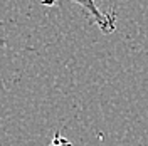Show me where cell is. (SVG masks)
Masks as SVG:
<instances>
[{"label":"cell","instance_id":"obj_2","mask_svg":"<svg viewBox=\"0 0 148 146\" xmlns=\"http://www.w3.org/2000/svg\"><path fill=\"white\" fill-rule=\"evenodd\" d=\"M49 146H74V145H73L71 139H67L66 136H62L61 133H56L54 136H52V139H51Z\"/></svg>","mask_w":148,"mask_h":146},{"label":"cell","instance_id":"obj_1","mask_svg":"<svg viewBox=\"0 0 148 146\" xmlns=\"http://www.w3.org/2000/svg\"><path fill=\"white\" fill-rule=\"evenodd\" d=\"M59 2H62V0H40V3L46 5V7H54ZM71 2L76 3V5H79L81 9H84L91 15L92 22L99 27V30H101L103 34H113L116 30V14L114 12L113 14L101 12V10L98 9V5H96L94 0H71Z\"/></svg>","mask_w":148,"mask_h":146}]
</instances>
